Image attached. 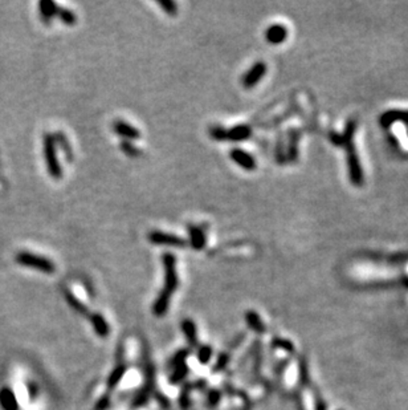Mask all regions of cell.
<instances>
[{
    "label": "cell",
    "mask_w": 408,
    "mask_h": 410,
    "mask_svg": "<svg viewBox=\"0 0 408 410\" xmlns=\"http://www.w3.org/2000/svg\"><path fill=\"white\" fill-rule=\"evenodd\" d=\"M163 266H165V288L156 298L154 303V314L156 316H162L167 312L171 295L175 292L179 284L178 274H176V258L170 252L163 253Z\"/></svg>",
    "instance_id": "6da1fadb"
},
{
    "label": "cell",
    "mask_w": 408,
    "mask_h": 410,
    "mask_svg": "<svg viewBox=\"0 0 408 410\" xmlns=\"http://www.w3.org/2000/svg\"><path fill=\"white\" fill-rule=\"evenodd\" d=\"M355 130V124L351 122L350 125L348 126L346 131L342 135L335 137L333 135V141L337 145H344L346 150H348V165H349V171H350V178L351 182L354 185H362L363 182V175H362V170H360L359 161H358V155L355 153L354 144H353V134Z\"/></svg>",
    "instance_id": "7a4b0ae2"
},
{
    "label": "cell",
    "mask_w": 408,
    "mask_h": 410,
    "mask_svg": "<svg viewBox=\"0 0 408 410\" xmlns=\"http://www.w3.org/2000/svg\"><path fill=\"white\" fill-rule=\"evenodd\" d=\"M43 148H44V157L49 175L54 178V180H58L63 175V170H61V165L58 162L57 151H56V138H54L53 134L47 133L44 135V138H43Z\"/></svg>",
    "instance_id": "3957f363"
},
{
    "label": "cell",
    "mask_w": 408,
    "mask_h": 410,
    "mask_svg": "<svg viewBox=\"0 0 408 410\" xmlns=\"http://www.w3.org/2000/svg\"><path fill=\"white\" fill-rule=\"evenodd\" d=\"M15 259L22 266L37 269L40 272L53 274L56 271V266H54V263L52 260L47 259L44 257H38L36 253L28 252V251H20V252H17Z\"/></svg>",
    "instance_id": "277c9868"
},
{
    "label": "cell",
    "mask_w": 408,
    "mask_h": 410,
    "mask_svg": "<svg viewBox=\"0 0 408 410\" xmlns=\"http://www.w3.org/2000/svg\"><path fill=\"white\" fill-rule=\"evenodd\" d=\"M149 242H151L155 246H167V247H176V248H185L188 246V241L185 238L178 237L175 234H169V232H163L159 230H153L147 235Z\"/></svg>",
    "instance_id": "5b68a950"
},
{
    "label": "cell",
    "mask_w": 408,
    "mask_h": 410,
    "mask_svg": "<svg viewBox=\"0 0 408 410\" xmlns=\"http://www.w3.org/2000/svg\"><path fill=\"white\" fill-rule=\"evenodd\" d=\"M268 71V67L265 64L264 61H257L255 64L252 65V68L247 72L241 79V85L246 89H251V88L256 87L260 81H261L262 77L265 76Z\"/></svg>",
    "instance_id": "8992f818"
},
{
    "label": "cell",
    "mask_w": 408,
    "mask_h": 410,
    "mask_svg": "<svg viewBox=\"0 0 408 410\" xmlns=\"http://www.w3.org/2000/svg\"><path fill=\"white\" fill-rule=\"evenodd\" d=\"M230 157L235 164L239 165L240 167H242V169L247 170V171H252V170H255L256 166H257V162H256V160L253 158L252 154H249L248 151L242 150V149L240 148L232 149V150L230 151Z\"/></svg>",
    "instance_id": "52a82bcc"
},
{
    "label": "cell",
    "mask_w": 408,
    "mask_h": 410,
    "mask_svg": "<svg viewBox=\"0 0 408 410\" xmlns=\"http://www.w3.org/2000/svg\"><path fill=\"white\" fill-rule=\"evenodd\" d=\"M288 29L282 24H272L265 29V40L272 45H278L287 40Z\"/></svg>",
    "instance_id": "ba28073f"
},
{
    "label": "cell",
    "mask_w": 408,
    "mask_h": 410,
    "mask_svg": "<svg viewBox=\"0 0 408 410\" xmlns=\"http://www.w3.org/2000/svg\"><path fill=\"white\" fill-rule=\"evenodd\" d=\"M113 130H114L115 134L126 138V141L137 140V138L140 137V131L138 130L135 126H133L131 124H129V122L121 121V120L114 121V124H113Z\"/></svg>",
    "instance_id": "9c48e42d"
},
{
    "label": "cell",
    "mask_w": 408,
    "mask_h": 410,
    "mask_svg": "<svg viewBox=\"0 0 408 410\" xmlns=\"http://www.w3.org/2000/svg\"><path fill=\"white\" fill-rule=\"evenodd\" d=\"M251 134H252L251 126L241 124V125H236L232 126L231 129H227V141H244V140H248Z\"/></svg>",
    "instance_id": "30bf717a"
},
{
    "label": "cell",
    "mask_w": 408,
    "mask_h": 410,
    "mask_svg": "<svg viewBox=\"0 0 408 410\" xmlns=\"http://www.w3.org/2000/svg\"><path fill=\"white\" fill-rule=\"evenodd\" d=\"M188 234H190V242L188 244L196 251L203 250L206 247V235L200 227L196 226H188Z\"/></svg>",
    "instance_id": "8fae6325"
},
{
    "label": "cell",
    "mask_w": 408,
    "mask_h": 410,
    "mask_svg": "<svg viewBox=\"0 0 408 410\" xmlns=\"http://www.w3.org/2000/svg\"><path fill=\"white\" fill-rule=\"evenodd\" d=\"M403 121L405 124H408V112L407 110H389L384 114H382L380 117V124L384 128L391 126L394 122Z\"/></svg>",
    "instance_id": "7c38bea8"
},
{
    "label": "cell",
    "mask_w": 408,
    "mask_h": 410,
    "mask_svg": "<svg viewBox=\"0 0 408 410\" xmlns=\"http://www.w3.org/2000/svg\"><path fill=\"white\" fill-rule=\"evenodd\" d=\"M57 4L52 2V0H42L38 3V10H40V16H42L43 20L45 22H49L51 19H53L56 15H57L58 11Z\"/></svg>",
    "instance_id": "4fadbf2b"
},
{
    "label": "cell",
    "mask_w": 408,
    "mask_h": 410,
    "mask_svg": "<svg viewBox=\"0 0 408 410\" xmlns=\"http://www.w3.org/2000/svg\"><path fill=\"white\" fill-rule=\"evenodd\" d=\"M0 405L4 410H17V400L10 388H3L0 391Z\"/></svg>",
    "instance_id": "5bb4252c"
},
{
    "label": "cell",
    "mask_w": 408,
    "mask_h": 410,
    "mask_svg": "<svg viewBox=\"0 0 408 410\" xmlns=\"http://www.w3.org/2000/svg\"><path fill=\"white\" fill-rule=\"evenodd\" d=\"M90 321H92L93 327H94V330H96L99 336L104 337L109 334L108 323H106L105 319L101 315H92L90 316Z\"/></svg>",
    "instance_id": "9a60e30c"
},
{
    "label": "cell",
    "mask_w": 408,
    "mask_h": 410,
    "mask_svg": "<svg viewBox=\"0 0 408 410\" xmlns=\"http://www.w3.org/2000/svg\"><path fill=\"white\" fill-rule=\"evenodd\" d=\"M56 16H58V19L64 23V24H67V26H74L77 22L76 13L72 10H69V8H64V7H58Z\"/></svg>",
    "instance_id": "2e32d148"
},
{
    "label": "cell",
    "mask_w": 408,
    "mask_h": 410,
    "mask_svg": "<svg viewBox=\"0 0 408 410\" xmlns=\"http://www.w3.org/2000/svg\"><path fill=\"white\" fill-rule=\"evenodd\" d=\"M183 330H185L186 336H187L190 344L194 346H196V330H195V325L192 321L185 320L182 324Z\"/></svg>",
    "instance_id": "e0dca14e"
},
{
    "label": "cell",
    "mask_w": 408,
    "mask_h": 410,
    "mask_svg": "<svg viewBox=\"0 0 408 410\" xmlns=\"http://www.w3.org/2000/svg\"><path fill=\"white\" fill-rule=\"evenodd\" d=\"M156 3L159 4L163 8V11L170 16H175L178 13V4L174 0H156Z\"/></svg>",
    "instance_id": "ac0fdd59"
},
{
    "label": "cell",
    "mask_w": 408,
    "mask_h": 410,
    "mask_svg": "<svg viewBox=\"0 0 408 410\" xmlns=\"http://www.w3.org/2000/svg\"><path fill=\"white\" fill-rule=\"evenodd\" d=\"M210 135L215 141H227V129L220 125L211 126Z\"/></svg>",
    "instance_id": "d6986e66"
},
{
    "label": "cell",
    "mask_w": 408,
    "mask_h": 410,
    "mask_svg": "<svg viewBox=\"0 0 408 410\" xmlns=\"http://www.w3.org/2000/svg\"><path fill=\"white\" fill-rule=\"evenodd\" d=\"M65 298H67V301L70 304V307L73 308V309H76L77 312H80V314H83V315L88 314V309L85 308V305L81 304L80 301L77 300V299L74 298V296L72 295L69 291H65Z\"/></svg>",
    "instance_id": "ffe728a7"
},
{
    "label": "cell",
    "mask_w": 408,
    "mask_h": 410,
    "mask_svg": "<svg viewBox=\"0 0 408 410\" xmlns=\"http://www.w3.org/2000/svg\"><path fill=\"white\" fill-rule=\"evenodd\" d=\"M121 150L124 151L126 155H129V157L134 158V157H138V155H140L139 149H138L135 145L131 144L130 141H126V140L121 142Z\"/></svg>",
    "instance_id": "44dd1931"
},
{
    "label": "cell",
    "mask_w": 408,
    "mask_h": 410,
    "mask_svg": "<svg viewBox=\"0 0 408 410\" xmlns=\"http://www.w3.org/2000/svg\"><path fill=\"white\" fill-rule=\"evenodd\" d=\"M124 375H125V366H119V368L115 369L114 372L112 373V376L109 377V386H110V388L115 386V385L118 384L119 380H121Z\"/></svg>",
    "instance_id": "7402d4cb"
},
{
    "label": "cell",
    "mask_w": 408,
    "mask_h": 410,
    "mask_svg": "<svg viewBox=\"0 0 408 410\" xmlns=\"http://www.w3.org/2000/svg\"><path fill=\"white\" fill-rule=\"evenodd\" d=\"M186 373H187V368H186L185 365H179L178 369H176V372L174 373V376L171 377V381H174V384H175L176 381H180V380L186 376Z\"/></svg>",
    "instance_id": "603a6c76"
},
{
    "label": "cell",
    "mask_w": 408,
    "mask_h": 410,
    "mask_svg": "<svg viewBox=\"0 0 408 410\" xmlns=\"http://www.w3.org/2000/svg\"><path fill=\"white\" fill-rule=\"evenodd\" d=\"M211 355H212V352H211V349L208 346L201 348L200 352H199V360H200L201 364H207L208 360L211 359Z\"/></svg>",
    "instance_id": "cb8c5ba5"
},
{
    "label": "cell",
    "mask_w": 408,
    "mask_h": 410,
    "mask_svg": "<svg viewBox=\"0 0 408 410\" xmlns=\"http://www.w3.org/2000/svg\"><path fill=\"white\" fill-rule=\"evenodd\" d=\"M247 320H248V323L251 327L256 328V329L260 327V320H258V316L256 314H253V312H248V314H247Z\"/></svg>",
    "instance_id": "d4e9b609"
},
{
    "label": "cell",
    "mask_w": 408,
    "mask_h": 410,
    "mask_svg": "<svg viewBox=\"0 0 408 410\" xmlns=\"http://www.w3.org/2000/svg\"><path fill=\"white\" fill-rule=\"evenodd\" d=\"M58 138H60V141H63V145H64V137H61V134H58ZM65 144H67V142H65ZM69 146H68V149H67V151H68V154H69V158L70 160H72V154H70V150H69ZM65 150V149H64Z\"/></svg>",
    "instance_id": "484cf974"
}]
</instances>
